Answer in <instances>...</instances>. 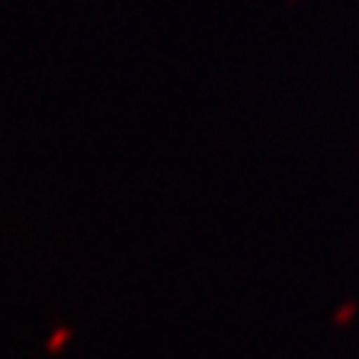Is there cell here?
<instances>
[{
    "label": "cell",
    "mask_w": 359,
    "mask_h": 359,
    "mask_svg": "<svg viewBox=\"0 0 359 359\" xmlns=\"http://www.w3.org/2000/svg\"><path fill=\"white\" fill-rule=\"evenodd\" d=\"M357 314H359L357 299H344V302L332 312V325L344 330V327H349L354 320H357Z\"/></svg>",
    "instance_id": "6da1fadb"
},
{
    "label": "cell",
    "mask_w": 359,
    "mask_h": 359,
    "mask_svg": "<svg viewBox=\"0 0 359 359\" xmlns=\"http://www.w3.org/2000/svg\"><path fill=\"white\" fill-rule=\"evenodd\" d=\"M290 3H297V0H290Z\"/></svg>",
    "instance_id": "7a4b0ae2"
}]
</instances>
